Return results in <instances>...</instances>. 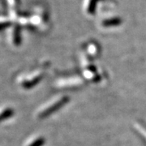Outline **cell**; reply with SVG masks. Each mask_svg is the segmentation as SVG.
<instances>
[{"label": "cell", "mask_w": 146, "mask_h": 146, "mask_svg": "<svg viewBox=\"0 0 146 146\" xmlns=\"http://www.w3.org/2000/svg\"><path fill=\"white\" fill-rule=\"evenodd\" d=\"M45 142H46L45 139L42 137H40L33 141L29 146H43L45 145Z\"/></svg>", "instance_id": "cell-2"}, {"label": "cell", "mask_w": 146, "mask_h": 146, "mask_svg": "<svg viewBox=\"0 0 146 146\" xmlns=\"http://www.w3.org/2000/svg\"><path fill=\"white\" fill-rule=\"evenodd\" d=\"M70 98L68 97H63V98L59 99L55 103H54L52 106H50V107H48L43 112L40 114V118H46L48 115H50L53 113L56 112L58 110H59L61 107H63L65 104H67L69 102Z\"/></svg>", "instance_id": "cell-1"}]
</instances>
